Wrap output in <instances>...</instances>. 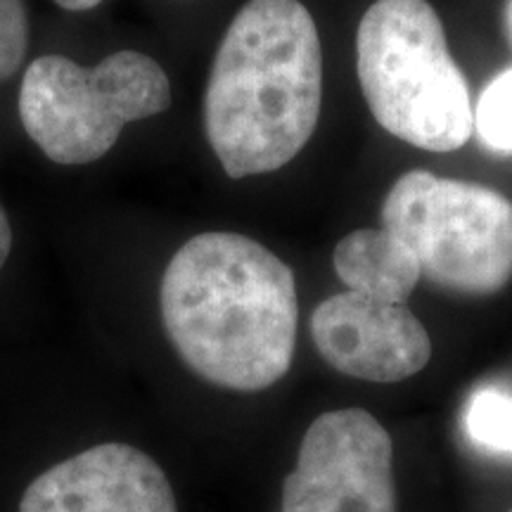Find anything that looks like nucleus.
<instances>
[{
  "mask_svg": "<svg viewBox=\"0 0 512 512\" xmlns=\"http://www.w3.org/2000/svg\"><path fill=\"white\" fill-rule=\"evenodd\" d=\"M29 50V15L24 0H0V83L15 76Z\"/></svg>",
  "mask_w": 512,
  "mask_h": 512,
  "instance_id": "f8f14e48",
  "label": "nucleus"
},
{
  "mask_svg": "<svg viewBox=\"0 0 512 512\" xmlns=\"http://www.w3.org/2000/svg\"><path fill=\"white\" fill-rule=\"evenodd\" d=\"M475 133L494 152H512V67L484 88L475 105Z\"/></svg>",
  "mask_w": 512,
  "mask_h": 512,
  "instance_id": "9d476101",
  "label": "nucleus"
},
{
  "mask_svg": "<svg viewBox=\"0 0 512 512\" xmlns=\"http://www.w3.org/2000/svg\"><path fill=\"white\" fill-rule=\"evenodd\" d=\"M283 512H396L394 444L375 415H318L283 484Z\"/></svg>",
  "mask_w": 512,
  "mask_h": 512,
  "instance_id": "423d86ee",
  "label": "nucleus"
},
{
  "mask_svg": "<svg viewBox=\"0 0 512 512\" xmlns=\"http://www.w3.org/2000/svg\"><path fill=\"white\" fill-rule=\"evenodd\" d=\"M382 228L441 290L484 297L512 280V200L494 188L408 171L384 197Z\"/></svg>",
  "mask_w": 512,
  "mask_h": 512,
  "instance_id": "39448f33",
  "label": "nucleus"
},
{
  "mask_svg": "<svg viewBox=\"0 0 512 512\" xmlns=\"http://www.w3.org/2000/svg\"><path fill=\"white\" fill-rule=\"evenodd\" d=\"M363 98L384 131L427 152H453L475 133V107L444 24L427 0H375L356 31Z\"/></svg>",
  "mask_w": 512,
  "mask_h": 512,
  "instance_id": "7ed1b4c3",
  "label": "nucleus"
},
{
  "mask_svg": "<svg viewBox=\"0 0 512 512\" xmlns=\"http://www.w3.org/2000/svg\"><path fill=\"white\" fill-rule=\"evenodd\" d=\"M162 323L183 363L233 392L287 375L297 349V280L247 235L202 233L171 256L159 287Z\"/></svg>",
  "mask_w": 512,
  "mask_h": 512,
  "instance_id": "f257e3e1",
  "label": "nucleus"
},
{
  "mask_svg": "<svg viewBox=\"0 0 512 512\" xmlns=\"http://www.w3.org/2000/svg\"><path fill=\"white\" fill-rule=\"evenodd\" d=\"M510 512H512V510H510Z\"/></svg>",
  "mask_w": 512,
  "mask_h": 512,
  "instance_id": "dca6fc26",
  "label": "nucleus"
},
{
  "mask_svg": "<svg viewBox=\"0 0 512 512\" xmlns=\"http://www.w3.org/2000/svg\"><path fill=\"white\" fill-rule=\"evenodd\" d=\"M171 83L159 62L138 50H119L95 67L64 55H43L19 86V119L50 162H98L131 121L169 110Z\"/></svg>",
  "mask_w": 512,
  "mask_h": 512,
  "instance_id": "20e7f679",
  "label": "nucleus"
},
{
  "mask_svg": "<svg viewBox=\"0 0 512 512\" xmlns=\"http://www.w3.org/2000/svg\"><path fill=\"white\" fill-rule=\"evenodd\" d=\"M10 249H12V226H10L8 214H5V209L0 207V268H3L5 261H8Z\"/></svg>",
  "mask_w": 512,
  "mask_h": 512,
  "instance_id": "ddd939ff",
  "label": "nucleus"
},
{
  "mask_svg": "<svg viewBox=\"0 0 512 512\" xmlns=\"http://www.w3.org/2000/svg\"><path fill=\"white\" fill-rule=\"evenodd\" d=\"M19 512H178L164 470L140 448L100 444L62 460L24 491Z\"/></svg>",
  "mask_w": 512,
  "mask_h": 512,
  "instance_id": "6e6552de",
  "label": "nucleus"
},
{
  "mask_svg": "<svg viewBox=\"0 0 512 512\" xmlns=\"http://www.w3.org/2000/svg\"><path fill=\"white\" fill-rule=\"evenodd\" d=\"M53 3L60 5L62 10H69V12H86V10L98 8L102 0H53Z\"/></svg>",
  "mask_w": 512,
  "mask_h": 512,
  "instance_id": "4468645a",
  "label": "nucleus"
},
{
  "mask_svg": "<svg viewBox=\"0 0 512 512\" xmlns=\"http://www.w3.org/2000/svg\"><path fill=\"white\" fill-rule=\"evenodd\" d=\"M505 27H508V36L512 43V0H505Z\"/></svg>",
  "mask_w": 512,
  "mask_h": 512,
  "instance_id": "2eb2a0df",
  "label": "nucleus"
},
{
  "mask_svg": "<svg viewBox=\"0 0 512 512\" xmlns=\"http://www.w3.org/2000/svg\"><path fill=\"white\" fill-rule=\"evenodd\" d=\"M332 264L351 292L389 304H406L418 287V259L384 228H358L337 242Z\"/></svg>",
  "mask_w": 512,
  "mask_h": 512,
  "instance_id": "1a4fd4ad",
  "label": "nucleus"
},
{
  "mask_svg": "<svg viewBox=\"0 0 512 512\" xmlns=\"http://www.w3.org/2000/svg\"><path fill=\"white\" fill-rule=\"evenodd\" d=\"M465 425L475 444L489 451L512 453V396L494 389L472 396Z\"/></svg>",
  "mask_w": 512,
  "mask_h": 512,
  "instance_id": "9b49d317",
  "label": "nucleus"
},
{
  "mask_svg": "<svg viewBox=\"0 0 512 512\" xmlns=\"http://www.w3.org/2000/svg\"><path fill=\"white\" fill-rule=\"evenodd\" d=\"M311 337L330 368L366 382L408 380L432 358L430 332L406 304L351 290L313 309Z\"/></svg>",
  "mask_w": 512,
  "mask_h": 512,
  "instance_id": "0eeeda50",
  "label": "nucleus"
},
{
  "mask_svg": "<svg viewBox=\"0 0 512 512\" xmlns=\"http://www.w3.org/2000/svg\"><path fill=\"white\" fill-rule=\"evenodd\" d=\"M323 48L299 0H249L223 34L207 88L204 133L230 178L271 174L316 133Z\"/></svg>",
  "mask_w": 512,
  "mask_h": 512,
  "instance_id": "f03ea898",
  "label": "nucleus"
}]
</instances>
